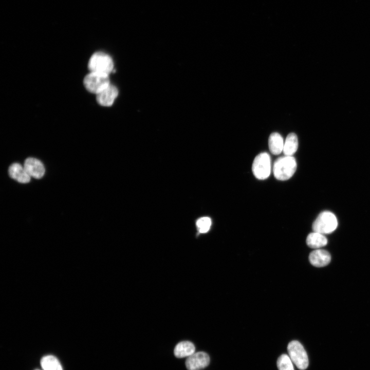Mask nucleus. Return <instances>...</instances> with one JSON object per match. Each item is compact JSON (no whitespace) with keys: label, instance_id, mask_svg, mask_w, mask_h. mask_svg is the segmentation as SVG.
I'll list each match as a JSON object with an SVG mask.
<instances>
[{"label":"nucleus","instance_id":"1","mask_svg":"<svg viewBox=\"0 0 370 370\" xmlns=\"http://www.w3.org/2000/svg\"><path fill=\"white\" fill-rule=\"evenodd\" d=\"M297 162L292 156H284L278 158L274 162L273 174L279 180H286L291 178L297 169Z\"/></svg>","mask_w":370,"mask_h":370},{"label":"nucleus","instance_id":"2","mask_svg":"<svg viewBox=\"0 0 370 370\" xmlns=\"http://www.w3.org/2000/svg\"><path fill=\"white\" fill-rule=\"evenodd\" d=\"M114 63L111 57L103 52L94 53L90 58L88 68L90 72L109 75L113 69Z\"/></svg>","mask_w":370,"mask_h":370},{"label":"nucleus","instance_id":"18","mask_svg":"<svg viewBox=\"0 0 370 370\" xmlns=\"http://www.w3.org/2000/svg\"><path fill=\"white\" fill-rule=\"evenodd\" d=\"M211 220L208 217H203L197 220L196 226L200 233H205L207 232L211 227Z\"/></svg>","mask_w":370,"mask_h":370},{"label":"nucleus","instance_id":"9","mask_svg":"<svg viewBox=\"0 0 370 370\" xmlns=\"http://www.w3.org/2000/svg\"><path fill=\"white\" fill-rule=\"evenodd\" d=\"M118 94L117 88L110 84L107 87L96 95L97 102L103 106H111Z\"/></svg>","mask_w":370,"mask_h":370},{"label":"nucleus","instance_id":"4","mask_svg":"<svg viewBox=\"0 0 370 370\" xmlns=\"http://www.w3.org/2000/svg\"><path fill=\"white\" fill-rule=\"evenodd\" d=\"M83 84L88 91L97 95L110 85L108 75L90 72L84 77Z\"/></svg>","mask_w":370,"mask_h":370},{"label":"nucleus","instance_id":"8","mask_svg":"<svg viewBox=\"0 0 370 370\" xmlns=\"http://www.w3.org/2000/svg\"><path fill=\"white\" fill-rule=\"evenodd\" d=\"M24 168L30 177L36 179L42 178L45 173L43 163L38 159L28 158L24 162Z\"/></svg>","mask_w":370,"mask_h":370},{"label":"nucleus","instance_id":"17","mask_svg":"<svg viewBox=\"0 0 370 370\" xmlns=\"http://www.w3.org/2000/svg\"><path fill=\"white\" fill-rule=\"evenodd\" d=\"M277 366L279 370H294L292 361L286 354H283L278 358Z\"/></svg>","mask_w":370,"mask_h":370},{"label":"nucleus","instance_id":"3","mask_svg":"<svg viewBox=\"0 0 370 370\" xmlns=\"http://www.w3.org/2000/svg\"><path fill=\"white\" fill-rule=\"evenodd\" d=\"M338 226V220L334 213L326 211L321 212L312 224L313 231L323 234L334 231Z\"/></svg>","mask_w":370,"mask_h":370},{"label":"nucleus","instance_id":"16","mask_svg":"<svg viewBox=\"0 0 370 370\" xmlns=\"http://www.w3.org/2000/svg\"><path fill=\"white\" fill-rule=\"evenodd\" d=\"M41 365L44 370H63L58 359L52 355H48L42 358Z\"/></svg>","mask_w":370,"mask_h":370},{"label":"nucleus","instance_id":"14","mask_svg":"<svg viewBox=\"0 0 370 370\" xmlns=\"http://www.w3.org/2000/svg\"><path fill=\"white\" fill-rule=\"evenodd\" d=\"M284 141L281 135L278 133L270 134L268 140V145L270 152L274 155H279L283 152Z\"/></svg>","mask_w":370,"mask_h":370},{"label":"nucleus","instance_id":"11","mask_svg":"<svg viewBox=\"0 0 370 370\" xmlns=\"http://www.w3.org/2000/svg\"><path fill=\"white\" fill-rule=\"evenodd\" d=\"M9 176L13 179L22 183H28L30 180V176L26 170L20 164L14 163L9 168Z\"/></svg>","mask_w":370,"mask_h":370},{"label":"nucleus","instance_id":"6","mask_svg":"<svg viewBox=\"0 0 370 370\" xmlns=\"http://www.w3.org/2000/svg\"><path fill=\"white\" fill-rule=\"evenodd\" d=\"M252 170L255 177L260 180L267 178L271 172V159L267 153H261L254 158Z\"/></svg>","mask_w":370,"mask_h":370},{"label":"nucleus","instance_id":"10","mask_svg":"<svg viewBox=\"0 0 370 370\" xmlns=\"http://www.w3.org/2000/svg\"><path fill=\"white\" fill-rule=\"evenodd\" d=\"M310 263L317 267L327 265L331 261V255L326 250L317 249L312 251L309 255Z\"/></svg>","mask_w":370,"mask_h":370},{"label":"nucleus","instance_id":"7","mask_svg":"<svg viewBox=\"0 0 370 370\" xmlns=\"http://www.w3.org/2000/svg\"><path fill=\"white\" fill-rule=\"evenodd\" d=\"M210 363L209 355L203 351L194 353L187 357L185 364L188 370H201Z\"/></svg>","mask_w":370,"mask_h":370},{"label":"nucleus","instance_id":"12","mask_svg":"<svg viewBox=\"0 0 370 370\" xmlns=\"http://www.w3.org/2000/svg\"><path fill=\"white\" fill-rule=\"evenodd\" d=\"M195 347L193 343L186 341L178 343L174 350L175 357L178 358L188 357L194 353Z\"/></svg>","mask_w":370,"mask_h":370},{"label":"nucleus","instance_id":"5","mask_svg":"<svg viewBox=\"0 0 370 370\" xmlns=\"http://www.w3.org/2000/svg\"><path fill=\"white\" fill-rule=\"evenodd\" d=\"M290 358L297 367L304 370L308 366V358L303 345L298 341L290 342L287 346Z\"/></svg>","mask_w":370,"mask_h":370},{"label":"nucleus","instance_id":"15","mask_svg":"<svg viewBox=\"0 0 370 370\" xmlns=\"http://www.w3.org/2000/svg\"><path fill=\"white\" fill-rule=\"evenodd\" d=\"M298 147V140L297 135L293 133L287 136L284 144L283 152L285 156H292Z\"/></svg>","mask_w":370,"mask_h":370},{"label":"nucleus","instance_id":"13","mask_svg":"<svg viewBox=\"0 0 370 370\" xmlns=\"http://www.w3.org/2000/svg\"><path fill=\"white\" fill-rule=\"evenodd\" d=\"M306 244L311 248L320 249L326 245L327 239L324 234L313 231L308 235Z\"/></svg>","mask_w":370,"mask_h":370}]
</instances>
